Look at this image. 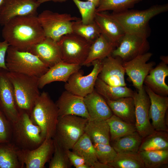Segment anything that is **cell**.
Wrapping results in <instances>:
<instances>
[{
	"instance_id": "44dd1931",
	"label": "cell",
	"mask_w": 168,
	"mask_h": 168,
	"mask_svg": "<svg viewBox=\"0 0 168 168\" xmlns=\"http://www.w3.org/2000/svg\"><path fill=\"white\" fill-rule=\"evenodd\" d=\"M79 65L70 64L61 61L49 68L44 74L39 77L38 86L40 89L54 82H62L66 83L70 76L79 70Z\"/></svg>"
},
{
	"instance_id": "5b68a950",
	"label": "cell",
	"mask_w": 168,
	"mask_h": 168,
	"mask_svg": "<svg viewBox=\"0 0 168 168\" xmlns=\"http://www.w3.org/2000/svg\"><path fill=\"white\" fill-rule=\"evenodd\" d=\"M7 71L40 77L49 68L36 56L29 51L19 50L9 46L7 52Z\"/></svg>"
},
{
	"instance_id": "603a6c76",
	"label": "cell",
	"mask_w": 168,
	"mask_h": 168,
	"mask_svg": "<svg viewBox=\"0 0 168 168\" xmlns=\"http://www.w3.org/2000/svg\"><path fill=\"white\" fill-rule=\"evenodd\" d=\"M84 99L89 120H106L113 114L105 100L95 89L84 97Z\"/></svg>"
},
{
	"instance_id": "7bdbcfd3",
	"label": "cell",
	"mask_w": 168,
	"mask_h": 168,
	"mask_svg": "<svg viewBox=\"0 0 168 168\" xmlns=\"http://www.w3.org/2000/svg\"><path fill=\"white\" fill-rule=\"evenodd\" d=\"M67 156L72 165L76 168L79 166L85 163L84 159L70 150H66Z\"/></svg>"
},
{
	"instance_id": "d590c367",
	"label": "cell",
	"mask_w": 168,
	"mask_h": 168,
	"mask_svg": "<svg viewBox=\"0 0 168 168\" xmlns=\"http://www.w3.org/2000/svg\"><path fill=\"white\" fill-rule=\"evenodd\" d=\"M72 32L92 43L101 34L100 30L95 21L88 24L83 23L80 19L73 22Z\"/></svg>"
},
{
	"instance_id": "f6af8a7d",
	"label": "cell",
	"mask_w": 168,
	"mask_h": 168,
	"mask_svg": "<svg viewBox=\"0 0 168 168\" xmlns=\"http://www.w3.org/2000/svg\"><path fill=\"white\" fill-rule=\"evenodd\" d=\"M40 4L52 1L54 2H66L68 0H35Z\"/></svg>"
},
{
	"instance_id": "7a4b0ae2",
	"label": "cell",
	"mask_w": 168,
	"mask_h": 168,
	"mask_svg": "<svg viewBox=\"0 0 168 168\" xmlns=\"http://www.w3.org/2000/svg\"><path fill=\"white\" fill-rule=\"evenodd\" d=\"M168 10V4H156L144 10L128 9L113 12L110 16L121 26L125 33L138 34L148 37V23L153 17Z\"/></svg>"
},
{
	"instance_id": "3957f363",
	"label": "cell",
	"mask_w": 168,
	"mask_h": 168,
	"mask_svg": "<svg viewBox=\"0 0 168 168\" xmlns=\"http://www.w3.org/2000/svg\"><path fill=\"white\" fill-rule=\"evenodd\" d=\"M7 74L13 87L19 112H25L30 115L40 94L38 86L39 77L8 71Z\"/></svg>"
},
{
	"instance_id": "9c48e42d",
	"label": "cell",
	"mask_w": 168,
	"mask_h": 168,
	"mask_svg": "<svg viewBox=\"0 0 168 168\" xmlns=\"http://www.w3.org/2000/svg\"><path fill=\"white\" fill-rule=\"evenodd\" d=\"M57 42L62 61L81 66L86 59L92 43L73 32L63 35Z\"/></svg>"
},
{
	"instance_id": "7402d4cb",
	"label": "cell",
	"mask_w": 168,
	"mask_h": 168,
	"mask_svg": "<svg viewBox=\"0 0 168 168\" xmlns=\"http://www.w3.org/2000/svg\"><path fill=\"white\" fill-rule=\"evenodd\" d=\"M94 20L99 27L101 34L117 47L125 33L120 25L106 11L96 12Z\"/></svg>"
},
{
	"instance_id": "bcb514c9",
	"label": "cell",
	"mask_w": 168,
	"mask_h": 168,
	"mask_svg": "<svg viewBox=\"0 0 168 168\" xmlns=\"http://www.w3.org/2000/svg\"><path fill=\"white\" fill-rule=\"evenodd\" d=\"M160 59L161 60L162 62L167 64H168V57L167 56H161L160 57Z\"/></svg>"
},
{
	"instance_id": "e0dca14e",
	"label": "cell",
	"mask_w": 168,
	"mask_h": 168,
	"mask_svg": "<svg viewBox=\"0 0 168 168\" xmlns=\"http://www.w3.org/2000/svg\"><path fill=\"white\" fill-rule=\"evenodd\" d=\"M123 63L120 58L111 55L102 59L98 77L110 86H126L124 77L126 73Z\"/></svg>"
},
{
	"instance_id": "52a82bcc",
	"label": "cell",
	"mask_w": 168,
	"mask_h": 168,
	"mask_svg": "<svg viewBox=\"0 0 168 168\" xmlns=\"http://www.w3.org/2000/svg\"><path fill=\"white\" fill-rule=\"evenodd\" d=\"M88 120L74 115L59 117L53 138L65 150L72 149L84 133L85 127Z\"/></svg>"
},
{
	"instance_id": "9a60e30c",
	"label": "cell",
	"mask_w": 168,
	"mask_h": 168,
	"mask_svg": "<svg viewBox=\"0 0 168 168\" xmlns=\"http://www.w3.org/2000/svg\"><path fill=\"white\" fill-rule=\"evenodd\" d=\"M152 55V53L147 52L123 62L125 73L138 90L142 88L145 78L156 64L153 61L147 63Z\"/></svg>"
},
{
	"instance_id": "4dcf8cb0",
	"label": "cell",
	"mask_w": 168,
	"mask_h": 168,
	"mask_svg": "<svg viewBox=\"0 0 168 168\" xmlns=\"http://www.w3.org/2000/svg\"><path fill=\"white\" fill-rule=\"evenodd\" d=\"M142 139L135 131L114 141L112 146L117 153H138Z\"/></svg>"
},
{
	"instance_id": "60d3db41",
	"label": "cell",
	"mask_w": 168,
	"mask_h": 168,
	"mask_svg": "<svg viewBox=\"0 0 168 168\" xmlns=\"http://www.w3.org/2000/svg\"><path fill=\"white\" fill-rule=\"evenodd\" d=\"M12 124L0 109V143L12 142Z\"/></svg>"
},
{
	"instance_id": "5bb4252c",
	"label": "cell",
	"mask_w": 168,
	"mask_h": 168,
	"mask_svg": "<svg viewBox=\"0 0 168 168\" xmlns=\"http://www.w3.org/2000/svg\"><path fill=\"white\" fill-rule=\"evenodd\" d=\"M7 71L0 68V109L11 123L18 119L20 113L16 105L13 87Z\"/></svg>"
},
{
	"instance_id": "e575fe53",
	"label": "cell",
	"mask_w": 168,
	"mask_h": 168,
	"mask_svg": "<svg viewBox=\"0 0 168 168\" xmlns=\"http://www.w3.org/2000/svg\"><path fill=\"white\" fill-rule=\"evenodd\" d=\"M108 164L113 168H145L138 152L117 153L113 161Z\"/></svg>"
},
{
	"instance_id": "4316f807",
	"label": "cell",
	"mask_w": 168,
	"mask_h": 168,
	"mask_svg": "<svg viewBox=\"0 0 168 168\" xmlns=\"http://www.w3.org/2000/svg\"><path fill=\"white\" fill-rule=\"evenodd\" d=\"M84 133L93 144H110V128L106 120H89L86 125Z\"/></svg>"
},
{
	"instance_id": "d6986e66",
	"label": "cell",
	"mask_w": 168,
	"mask_h": 168,
	"mask_svg": "<svg viewBox=\"0 0 168 168\" xmlns=\"http://www.w3.org/2000/svg\"><path fill=\"white\" fill-rule=\"evenodd\" d=\"M55 103L59 117L74 115L90 119L83 97L65 90Z\"/></svg>"
},
{
	"instance_id": "b9f144b4",
	"label": "cell",
	"mask_w": 168,
	"mask_h": 168,
	"mask_svg": "<svg viewBox=\"0 0 168 168\" xmlns=\"http://www.w3.org/2000/svg\"><path fill=\"white\" fill-rule=\"evenodd\" d=\"M10 46L5 40L0 41V68L7 70L6 64V55L7 49Z\"/></svg>"
},
{
	"instance_id": "83f0119b",
	"label": "cell",
	"mask_w": 168,
	"mask_h": 168,
	"mask_svg": "<svg viewBox=\"0 0 168 168\" xmlns=\"http://www.w3.org/2000/svg\"><path fill=\"white\" fill-rule=\"evenodd\" d=\"M94 89L105 99L115 100L123 97H133L135 91L126 86H110L97 77Z\"/></svg>"
},
{
	"instance_id": "74e56055",
	"label": "cell",
	"mask_w": 168,
	"mask_h": 168,
	"mask_svg": "<svg viewBox=\"0 0 168 168\" xmlns=\"http://www.w3.org/2000/svg\"><path fill=\"white\" fill-rule=\"evenodd\" d=\"M54 143V156L49 164V168H69L72 165L67 155L66 150L62 147L53 139Z\"/></svg>"
},
{
	"instance_id": "8992f818",
	"label": "cell",
	"mask_w": 168,
	"mask_h": 168,
	"mask_svg": "<svg viewBox=\"0 0 168 168\" xmlns=\"http://www.w3.org/2000/svg\"><path fill=\"white\" fill-rule=\"evenodd\" d=\"M12 125V142L19 149H35L45 139L40 127L33 122L30 115L26 113H20L18 119Z\"/></svg>"
},
{
	"instance_id": "681fc988",
	"label": "cell",
	"mask_w": 168,
	"mask_h": 168,
	"mask_svg": "<svg viewBox=\"0 0 168 168\" xmlns=\"http://www.w3.org/2000/svg\"><path fill=\"white\" fill-rule=\"evenodd\" d=\"M4 0H0V10L3 3Z\"/></svg>"
},
{
	"instance_id": "cb8c5ba5",
	"label": "cell",
	"mask_w": 168,
	"mask_h": 168,
	"mask_svg": "<svg viewBox=\"0 0 168 168\" xmlns=\"http://www.w3.org/2000/svg\"><path fill=\"white\" fill-rule=\"evenodd\" d=\"M168 76V66L162 62L152 68L145 78L143 83L156 94L167 96L168 86L165 79Z\"/></svg>"
},
{
	"instance_id": "30bf717a",
	"label": "cell",
	"mask_w": 168,
	"mask_h": 168,
	"mask_svg": "<svg viewBox=\"0 0 168 168\" xmlns=\"http://www.w3.org/2000/svg\"><path fill=\"white\" fill-rule=\"evenodd\" d=\"M147 38L138 34L125 33L111 55L119 58L123 62L129 61L147 52L150 46Z\"/></svg>"
},
{
	"instance_id": "7c38bea8",
	"label": "cell",
	"mask_w": 168,
	"mask_h": 168,
	"mask_svg": "<svg viewBox=\"0 0 168 168\" xmlns=\"http://www.w3.org/2000/svg\"><path fill=\"white\" fill-rule=\"evenodd\" d=\"M135 108V126L137 132L143 138L156 132L150 121V101L144 86L133 97Z\"/></svg>"
},
{
	"instance_id": "4fadbf2b",
	"label": "cell",
	"mask_w": 168,
	"mask_h": 168,
	"mask_svg": "<svg viewBox=\"0 0 168 168\" xmlns=\"http://www.w3.org/2000/svg\"><path fill=\"white\" fill-rule=\"evenodd\" d=\"M54 151L53 139H45L36 148L31 150L19 149L17 153L22 168H43Z\"/></svg>"
},
{
	"instance_id": "f35d334b",
	"label": "cell",
	"mask_w": 168,
	"mask_h": 168,
	"mask_svg": "<svg viewBox=\"0 0 168 168\" xmlns=\"http://www.w3.org/2000/svg\"><path fill=\"white\" fill-rule=\"evenodd\" d=\"M72 0L79 10L82 17L81 20L83 23L88 24L94 21L96 6L93 3L87 1Z\"/></svg>"
},
{
	"instance_id": "ee69618b",
	"label": "cell",
	"mask_w": 168,
	"mask_h": 168,
	"mask_svg": "<svg viewBox=\"0 0 168 168\" xmlns=\"http://www.w3.org/2000/svg\"><path fill=\"white\" fill-rule=\"evenodd\" d=\"M92 168H113L108 164L101 162L99 161L96 162L93 165Z\"/></svg>"
},
{
	"instance_id": "2e32d148",
	"label": "cell",
	"mask_w": 168,
	"mask_h": 168,
	"mask_svg": "<svg viewBox=\"0 0 168 168\" xmlns=\"http://www.w3.org/2000/svg\"><path fill=\"white\" fill-rule=\"evenodd\" d=\"M40 4L35 0H4L0 10V25L16 16L37 15Z\"/></svg>"
},
{
	"instance_id": "ab89813d",
	"label": "cell",
	"mask_w": 168,
	"mask_h": 168,
	"mask_svg": "<svg viewBox=\"0 0 168 168\" xmlns=\"http://www.w3.org/2000/svg\"><path fill=\"white\" fill-rule=\"evenodd\" d=\"M98 161L106 164H109L113 161L117 152L110 144H93Z\"/></svg>"
},
{
	"instance_id": "c3c4849f",
	"label": "cell",
	"mask_w": 168,
	"mask_h": 168,
	"mask_svg": "<svg viewBox=\"0 0 168 168\" xmlns=\"http://www.w3.org/2000/svg\"><path fill=\"white\" fill-rule=\"evenodd\" d=\"M87 1L91 2L93 3L96 6V7L98 6L99 2L100 0H86Z\"/></svg>"
},
{
	"instance_id": "484cf974",
	"label": "cell",
	"mask_w": 168,
	"mask_h": 168,
	"mask_svg": "<svg viewBox=\"0 0 168 168\" xmlns=\"http://www.w3.org/2000/svg\"><path fill=\"white\" fill-rule=\"evenodd\" d=\"M116 46L101 34L91 44L87 58L82 65H88L94 61L102 60L111 55Z\"/></svg>"
},
{
	"instance_id": "8fae6325",
	"label": "cell",
	"mask_w": 168,
	"mask_h": 168,
	"mask_svg": "<svg viewBox=\"0 0 168 168\" xmlns=\"http://www.w3.org/2000/svg\"><path fill=\"white\" fill-rule=\"evenodd\" d=\"M93 68L87 75L83 76L80 69L72 74L64 85L65 90L84 97L94 90L96 81L102 66V60L97 59L91 63Z\"/></svg>"
},
{
	"instance_id": "277c9868",
	"label": "cell",
	"mask_w": 168,
	"mask_h": 168,
	"mask_svg": "<svg viewBox=\"0 0 168 168\" xmlns=\"http://www.w3.org/2000/svg\"><path fill=\"white\" fill-rule=\"evenodd\" d=\"M30 116L33 122L40 128L45 139L53 138L59 115L56 103L47 92L44 91L40 94Z\"/></svg>"
},
{
	"instance_id": "6da1fadb",
	"label": "cell",
	"mask_w": 168,
	"mask_h": 168,
	"mask_svg": "<svg viewBox=\"0 0 168 168\" xmlns=\"http://www.w3.org/2000/svg\"><path fill=\"white\" fill-rule=\"evenodd\" d=\"M2 36L10 46L27 51L45 37L37 15L13 18L3 26Z\"/></svg>"
},
{
	"instance_id": "d4e9b609",
	"label": "cell",
	"mask_w": 168,
	"mask_h": 168,
	"mask_svg": "<svg viewBox=\"0 0 168 168\" xmlns=\"http://www.w3.org/2000/svg\"><path fill=\"white\" fill-rule=\"evenodd\" d=\"M105 99L114 114L127 123L135 124V108L133 97L115 100Z\"/></svg>"
},
{
	"instance_id": "1f68e13d",
	"label": "cell",
	"mask_w": 168,
	"mask_h": 168,
	"mask_svg": "<svg viewBox=\"0 0 168 168\" xmlns=\"http://www.w3.org/2000/svg\"><path fill=\"white\" fill-rule=\"evenodd\" d=\"M168 150V132L157 131L142 139L138 152L142 151Z\"/></svg>"
},
{
	"instance_id": "ba28073f",
	"label": "cell",
	"mask_w": 168,
	"mask_h": 168,
	"mask_svg": "<svg viewBox=\"0 0 168 168\" xmlns=\"http://www.w3.org/2000/svg\"><path fill=\"white\" fill-rule=\"evenodd\" d=\"M46 37L58 42L63 35L72 32L73 21L79 19L68 13H60L49 10L43 11L37 16Z\"/></svg>"
},
{
	"instance_id": "8d00e7d4",
	"label": "cell",
	"mask_w": 168,
	"mask_h": 168,
	"mask_svg": "<svg viewBox=\"0 0 168 168\" xmlns=\"http://www.w3.org/2000/svg\"><path fill=\"white\" fill-rule=\"evenodd\" d=\"M143 0H100L96 10V12L111 10L119 12L133 8Z\"/></svg>"
},
{
	"instance_id": "ac0fdd59",
	"label": "cell",
	"mask_w": 168,
	"mask_h": 168,
	"mask_svg": "<svg viewBox=\"0 0 168 168\" xmlns=\"http://www.w3.org/2000/svg\"><path fill=\"white\" fill-rule=\"evenodd\" d=\"M143 86L150 100L149 117L153 128L156 131L168 132L165 118L168 108V97L157 94L147 86Z\"/></svg>"
},
{
	"instance_id": "f1b7e54d",
	"label": "cell",
	"mask_w": 168,
	"mask_h": 168,
	"mask_svg": "<svg viewBox=\"0 0 168 168\" xmlns=\"http://www.w3.org/2000/svg\"><path fill=\"white\" fill-rule=\"evenodd\" d=\"M72 151L82 157L86 164L91 168L98 161L93 144L85 133L80 137L72 149Z\"/></svg>"
},
{
	"instance_id": "ffe728a7",
	"label": "cell",
	"mask_w": 168,
	"mask_h": 168,
	"mask_svg": "<svg viewBox=\"0 0 168 168\" xmlns=\"http://www.w3.org/2000/svg\"><path fill=\"white\" fill-rule=\"evenodd\" d=\"M36 56L49 68L62 61L58 42L45 37L28 51Z\"/></svg>"
},
{
	"instance_id": "f546056e",
	"label": "cell",
	"mask_w": 168,
	"mask_h": 168,
	"mask_svg": "<svg viewBox=\"0 0 168 168\" xmlns=\"http://www.w3.org/2000/svg\"><path fill=\"white\" fill-rule=\"evenodd\" d=\"M18 149L12 142L0 143V168H22L18 156Z\"/></svg>"
},
{
	"instance_id": "7dc6e473",
	"label": "cell",
	"mask_w": 168,
	"mask_h": 168,
	"mask_svg": "<svg viewBox=\"0 0 168 168\" xmlns=\"http://www.w3.org/2000/svg\"><path fill=\"white\" fill-rule=\"evenodd\" d=\"M77 168H91V167L88 165L84 163L79 166Z\"/></svg>"
},
{
	"instance_id": "d6a6232c",
	"label": "cell",
	"mask_w": 168,
	"mask_h": 168,
	"mask_svg": "<svg viewBox=\"0 0 168 168\" xmlns=\"http://www.w3.org/2000/svg\"><path fill=\"white\" fill-rule=\"evenodd\" d=\"M106 121L109 127L110 140L112 142L137 131L135 125L127 123L114 114Z\"/></svg>"
},
{
	"instance_id": "836d02e7",
	"label": "cell",
	"mask_w": 168,
	"mask_h": 168,
	"mask_svg": "<svg viewBox=\"0 0 168 168\" xmlns=\"http://www.w3.org/2000/svg\"><path fill=\"white\" fill-rule=\"evenodd\" d=\"M145 168H158L168 164V150L142 151L138 152Z\"/></svg>"
}]
</instances>
